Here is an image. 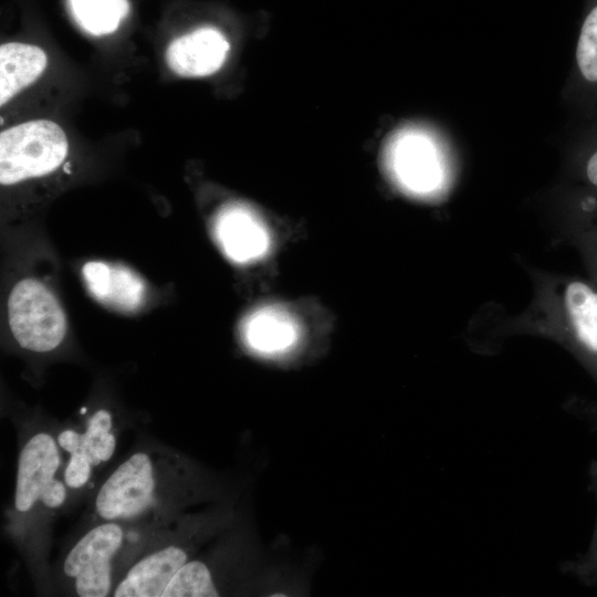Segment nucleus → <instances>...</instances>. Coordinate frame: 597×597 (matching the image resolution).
Returning a JSON list of instances; mask_svg holds the SVG:
<instances>
[{
	"instance_id": "nucleus-1",
	"label": "nucleus",
	"mask_w": 597,
	"mask_h": 597,
	"mask_svg": "<svg viewBox=\"0 0 597 597\" xmlns=\"http://www.w3.org/2000/svg\"><path fill=\"white\" fill-rule=\"evenodd\" d=\"M69 144L54 122L36 119L0 134V182L13 185L55 170L65 159Z\"/></svg>"
},
{
	"instance_id": "nucleus-2",
	"label": "nucleus",
	"mask_w": 597,
	"mask_h": 597,
	"mask_svg": "<svg viewBox=\"0 0 597 597\" xmlns=\"http://www.w3.org/2000/svg\"><path fill=\"white\" fill-rule=\"evenodd\" d=\"M9 326L15 341L32 352H50L63 341L65 315L53 294L39 281L24 279L8 300Z\"/></svg>"
},
{
	"instance_id": "nucleus-3",
	"label": "nucleus",
	"mask_w": 597,
	"mask_h": 597,
	"mask_svg": "<svg viewBox=\"0 0 597 597\" xmlns=\"http://www.w3.org/2000/svg\"><path fill=\"white\" fill-rule=\"evenodd\" d=\"M158 471L146 452H136L117 467L101 486L95 509L105 521L134 519L155 502Z\"/></svg>"
},
{
	"instance_id": "nucleus-4",
	"label": "nucleus",
	"mask_w": 597,
	"mask_h": 597,
	"mask_svg": "<svg viewBox=\"0 0 597 597\" xmlns=\"http://www.w3.org/2000/svg\"><path fill=\"white\" fill-rule=\"evenodd\" d=\"M122 527L114 522L90 530L65 557L63 572L74 582L77 596H108L112 587V559L123 543Z\"/></svg>"
},
{
	"instance_id": "nucleus-5",
	"label": "nucleus",
	"mask_w": 597,
	"mask_h": 597,
	"mask_svg": "<svg viewBox=\"0 0 597 597\" xmlns=\"http://www.w3.org/2000/svg\"><path fill=\"white\" fill-rule=\"evenodd\" d=\"M59 467L57 446L49 433H36L24 444L19 455L14 495L19 512L30 511L39 500L51 509L65 501V485L55 479Z\"/></svg>"
},
{
	"instance_id": "nucleus-6",
	"label": "nucleus",
	"mask_w": 597,
	"mask_h": 597,
	"mask_svg": "<svg viewBox=\"0 0 597 597\" xmlns=\"http://www.w3.org/2000/svg\"><path fill=\"white\" fill-rule=\"evenodd\" d=\"M386 166L394 180L406 191L426 196L442 181L440 157L431 138L418 130H404L389 142Z\"/></svg>"
},
{
	"instance_id": "nucleus-7",
	"label": "nucleus",
	"mask_w": 597,
	"mask_h": 597,
	"mask_svg": "<svg viewBox=\"0 0 597 597\" xmlns=\"http://www.w3.org/2000/svg\"><path fill=\"white\" fill-rule=\"evenodd\" d=\"M214 235L227 258L239 264L264 259L273 243L271 230L263 219L241 203L228 205L219 211Z\"/></svg>"
},
{
	"instance_id": "nucleus-8",
	"label": "nucleus",
	"mask_w": 597,
	"mask_h": 597,
	"mask_svg": "<svg viewBox=\"0 0 597 597\" xmlns=\"http://www.w3.org/2000/svg\"><path fill=\"white\" fill-rule=\"evenodd\" d=\"M241 334L247 347L270 359L282 358L296 349L303 336L298 317L282 304H266L243 321Z\"/></svg>"
},
{
	"instance_id": "nucleus-9",
	"label": "nucleus",
	"mask_w": 597,
	"mask_h": 597,
	"mask_svg": "<svg viewBox=\"0 0 597 597\" xmlns=\"http://www.w3.org/2000/svg\"><path fill=\"white\" fill-rule=\"evenodd\" d=\"M230 50L226 35L217 28L201 27L170 42L168 66L180 76L211 75L224 63Z\"/></svg>"
},
{
	"instance_id": "nucleus-10",
	"label": "nucleus",
	"mask_w": 597,
	"mask_h": 597,
	"mask_svg": "<svg viewBox=\"0 0 597 597\" xmlns=\"http://www.w3.org/2000/svg\"><path fill=\"white\" fill-rule=\"evenodd\" d=\"M594 261L597 271V243ZM565 326L579 353L597 370V286L580 279L566 282L562 294Z\"/></svg>"
},
{
	"instance_id": "nucleus-11",
	"label": "nucleus",
	"mask_w": 597,
	"mask_h": 597,
	"mask_svg": "<svg viewBox=\"0 0 597 597\" xmlns=\"http://www.w3.org/2000/svg\"><path fill=\"white\" fill-rule=\"evenodd\" d=\"M188 562L187 552L176 545L153 552L133 565L116 585L115 597H161L176 572Z\"/></svg>"
},
{
	"instance_id": "nucleus-12",
	"label": "nucleus",
	"mask_w": 597,
	"mask_h": 597,
	"mask_svg": "<svg viewBox=\"0 0 597 597\" xmlns=\"http://www.w3.org/2000/svg\"><path fill=\"white\" fill-rule=\"evenodd\" d=\"M85 283L100 302L119 310H132L143 300V281L122 265L88 262L83 268Z\"/></svg>"
},
{
	"instance_id": "nucleus-13",
	"label": "nucleus",
	"mask_w": 597,
	"mask_h": 597,
	"mask_svg": "<svg viewBox=\"0 0 597 597\" xmlns=\"http://www.w3.org/2000/svg\"><path fill=\"white\" fill-rule=\"evenodd\" d=\"M45 52L32 44L10 42L0 46V105L33 83L44 71Z\"/></svg>"
},
{
	"instance_id": "nucleus-14",
	"label": "nucleus",
	"mask_w": 597,
	"mask_h": 597,
	"mask_svg": "<svg viewBox=\"0 0 597 597\" xmlns=\"http://www.w3.org/2000/svg\"><path fill=\"white\" fill-rule=\"evenodd\" d=\"M112 417L106 410L96 411L90 419L85 432L62 431L57 437L59 446L69 453L84 454L93 467L108 461L116 447V439L111 432Z\"/></svg>"
},
{
	"instance_id": "nucleus-15",
	"label": "nucleus",
	"mask_w": 597,
	"mask_h": 597,
	"mask_svg": "<svg viewBox=\"0 0 597 597\" xmlns=\"http://www.w3.org/2000/svg\"><path fill=\"white\" fill-rule=\"evenodd\" d=\"M76 23L100 36L114 32L128 14V0H69Z\"/></svg>"
},
{
	"instance_id": "nucleus-16",
	"label": "nucleus",
	"mask_w": 597,
	"mask_h": 597,
	"mask_svg": "<svg viewBox=\"0 0 597 597\" xmlns=\"http://www.w3.org/2000/svg\"><path fill=\"white\" fill-rule=\"evenodd\" d=\"M577 80L590 96H597V0H589L575 49Z\"/></svg>"
},
{
	"instance_id": "nucleus-17",
	"label": "nucleus",
	"mask_w": 597,
	"mask_h": 597,
	"mask_svg": "<svg viewBox=\"0 0 597 597\" xmlns=\"http://www.w3.org/2000/svg\"><path fill=\"white\" fill-rule=\"evenodd\" d=\"M218 595L208 566L200 561H190L176 572L161 597H214Z\"/></svg>"
},
{
	"instance_id": "nucleus-18",
	"label": "nucleus",
	"mask_w": 597,
	"mask_h": 597,
	"mask_svg": "<svg viewBox=\"0 0 597 597\" xmlns=\"http://www.w3.org/2000/svg\"><path fill=\"white\" fill-rule=\"evenodd\" d=\"M578 171L588 189H597V127L589 136L586 150L580 153Z\"/></svg>"
},
{
	"instance_id": "nucleus-19",
	"label": "nucleus",
	"mask_w": 597,
	"mask_h": 597,
	"mask_svg": "<svg viewBox=\"0 0 597 597\" xmlns=\"http://www.w3.org/2000/svg\"><path fill=\"white\" fill-rule=\"evenodd\" d=\"M71 458L64 471V481L67 486L78 489L86 484L91 476L92 463L82 453H70Z\"/></svg>"
},
{
	"instance_id": "nucleus-20",
	"label": "nucleus",
	"mask_w": 597,
	"mask_h": 597,
	"mask_svg": "<svg viewBox=\"0 0 597 597\" xmlns=\"http://www.w3.org/2000/svg\"><path fill=\"white\" fill-rule=\"evenodd\" d=\"M577 219L582 227L597 231V189L579 196Z\"/></svg>"
},
{
	"instance_id": "nucleus-21",
	"label": "nucleus",
	"mask_w": 597,
	"mask_h": 597,
	"mask_svg": "<svg viewBox=\"0 0 597 597\" xmlns=\"http://www.w3.org/2000/svg\"><path fill=\"white\" fill-rule=\"evenodd\" d=\"M596 555H597V544H596Z\"/></svg>"
}]
</instances>
